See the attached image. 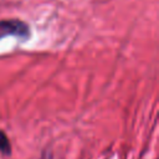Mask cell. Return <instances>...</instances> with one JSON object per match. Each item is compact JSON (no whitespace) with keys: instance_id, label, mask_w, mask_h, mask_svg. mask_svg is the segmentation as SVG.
<instances>
[{"instance_id":"obj_1","label":"cell","mask_w":159,"mask_h":159,"mask_svg":"<svg viewBox=\"0 0 159 159\" xmlns=\"http://www.w3.org/2000/svg\"><path fill=\"white\" fill-rule=\"evenodd\" d=\"M30 32L26 22L19 19H6L0 20V39L5 36H21L25 37Z\"/></svg>"},{"instance_id":"obj_2","label":"cell","mask_w":159,"mask_h":159,"mask_svg":"<svg viewBox=\"0 0 159 159\" xmlns=\"http://www.w3.org/2000/svg\"><path fill=\"white\" fill-rule=\"evenodd\" d=\"M0 152L5 155H9L11 153V147H10V142L6 137V134L0 130Z\"/></svg>"}]
</instances>
